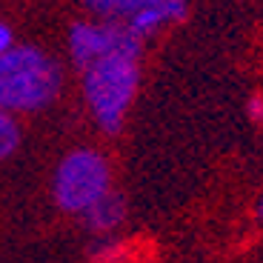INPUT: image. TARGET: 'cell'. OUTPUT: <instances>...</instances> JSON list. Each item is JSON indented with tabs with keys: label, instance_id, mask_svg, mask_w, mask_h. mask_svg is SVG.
Wrapping results in <instances>:
<instances>
[{
	"label": "cell",
	"instance_id": "obj_4",
	"mask_svg": "<svg viewBox=\"0 0 263 263\" xmlns=\"http://www.w3.org/2000/svg\"><path fill=\"white\" fill-rule=\"evenodd\" d=\"M140 49H143V37L132 32L123 20H80L74 23L72 32H69V54H72L74 66L83 69L92 60L103 58V54L112 52H123V54H135L140 58Z\"/></svg>",
	"mask_w": 263,
	"mask_h": 263
},
{
	"label": "cell",
	"instance_id": "obj_10",
	"mask_svg": "<svg viewBox=\"0 0 263 263\" xmlns=\"http://www.w3.org/2000/svg\"><path fill=\"white\" fill-rule=\"evenodd\" d=\"M14 46V34H12V29L6 26V23H0V54L6 52V49H12Z\"/></svg>",
	"mask_w": 263,
	"mask_h": 263
},
{
	"label": "cell",
	"instance_id": "obj_2",
	"mask_svg": "<svg viewBox=\"0 0 263 263\" xmlns=\"http://www.w3.org/2000/svg\"><path fill=\"white\" fill-rule=\"evenodd\" d=\"M83 72V98L92 109L95 120L103 132L115 135L123 126L126 109L138 92V58L123 52H112L92 60Z\"/></svg>",
	"mask_w": 263,
	"mask_h": 263
},
{
	"label": "cell",
	"instance_id": "obj_5",
	"mask_svg": "<svg viewBox=\"0 0 263 263\" xmlns=\"http://www.w3.org/2000/svg\"><path fill=\"white\" fill-rule=\"evenodd\" d=\"M186 6H189V0H138L123 23L138 37H149L158 29H163L166 23H175L183 17Z\"/></svg>",
	"mask_w": 263,
	"mask_h": 263
},
{
	"label": "cell",
	"instance_id": "obj_8",
	"mask_svg": "<svg viewBox=\"0 0 263 263\" xmlns=\"http://www.w3.org/2000/svg\"><path fill=\"white\" fill-rule=\"evenodd\" d=\"M83 3L92 9L95 14H100V17L126 20V14L135 9V3H138V0H83Z\"/></svg>",
	"mask_w": 263,
	"mask_h": 263
},
{
	"label": "cell",
	"instance_id": "obj_9",
	"mask_svg": "<svg viewBox=\"0 0 263 263\" xmlns=\"http://www.w3.org/2000/svg\"><path fill=\"white\" fill-rule=\"evenodd\" d=\"M249 118L255 123H263V95H252L249 98Z\"/></svg>",
	"mask_w": 263,
	"mask_h": 263
},
{
	"label": "cell",
	"instance_id": "obj_3",
	"mask_svg": "<svg viewBox=\"0 0 263 263\" xmlns=\"http://www.w3.org/2000/svg\"><path fill=\"white\" fill-rule=\"evenodd\" d=\"M109 189H112L109 163L95 149L69 152L54 169V180H52L54 203L69 215H83Z\"/></svg>",
	"mask_w": 263,
	"mask_h": 263
},
{
	"label": "cell",
	"instance_id": "obj_1",
	"mask_svg": "<svg viewBox=\"0 0 263 263\" xmlns=\"http://www.w3.org/2000/svg\"><path fill=\"white\" fill-rule=\"evenodd\" d=\"M63 89V66L37 46H12L0 54V106L9 112L46 109Z\"/></svg>",
	"mask_w": 263,
	"mask_h": 263
},
{
	"label": "cell",
	"instance_id": "obj_11",
	"mask_svg": "<svg viewBox=\"0 0 263 263\" xmlns=\"http://www.w3.org/2000/svg\"><path fill=\"white\" fill-rule=\"evenodd\" d=\"M257 220H263V195H260V200H257Z\"/></svg>",
	"mask_w": 263,
	"mask_h": 263
},
{
	"label": "cell",
	"instance_id": "obj_6",
	"mask_svg": "<svg viewBox=\"0 0 263 263\" xmlns=\"http://www.w3.org/2000/svg\"><path fill=\"white\" fill-rule=\"evenodd\" d=\"M83 215H86V226H89V229L98 232V235H106V232H112L115 226H120V220L126 217V200H123V195L109 189V192H103Z\"/></svg>",
	"mask_w": 263,
	"mask_h": 263
},
{
	"label": "cell",
	"instance_id": "obj_7",
	"mask_svg": "<svg viewBox=\"0 0 263 263\" xmlns=\"http://www.w3.org/2000/svg\"><path fill=\"white\" fill-rule=\"evenodd\" d=\"M20 146V126L9 109L0 106V160L12 158Z\"/></svg>",
	"mask_w": 263,
	"mask_h": 263
}]
</instances>
